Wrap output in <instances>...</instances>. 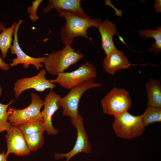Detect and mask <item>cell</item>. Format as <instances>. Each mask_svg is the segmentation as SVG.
Returning a JSON list of instances; mask_svg holds the SVG:
<instances>
[{"label":"cell","instance_id":"6da1fadb","mask_svg":"<svg viewBox=\"0 0 161 161\" xmlns=\"http://www.w3.org/2000/svg\"><path fill=\"white\" fill-rule=\"evenodd\" d=\"M56 10L58 16L65 19V24L60 29L61 41L65 46H71L77 37L90 39L87 35L88 30L92 27L98 28L101 22L100 18H86L69 11Z\"/></svg>","mask_w":161,"mask_h":161},{"label":"cell","instance_id":"7a4b0ae2","mask_svg":"<svg viewBox=\"0 0 161 161\" xmlns=\"http://www.w3.org/2000/svg\"><path fill=\"white\" fill-rule=\"evenodd\" d=\"M83 56L82 53L78 50L75 51L71 46H65L61 50L49 54L45 57L43 64L47 72L57 75L76 64Z\"/></svg>","mask_w":161,"mask_h":161},{"label":"cell","instance_id":"3957f363","mask_svg":"<svg viewBox=\"0 0 161 161\" xmlns=\"http://www.w3.org/2000/svg\"><path fill=\"white\" fill-rule=\"evenodd\" d=\"M100 83L95 82L93 80L83 82L70 89L65 96L61 97L57 102L58 106L62 108V114L69 117L72 123L77 120L80 116L78 113L80 100L83 93L91 89L102 86Z\"/></svg>","mask_w":161,"mask_h":161},{"label":"cell","instance_id":"277c9868","mask_svg":"<svg viewBox=\"0 0 161 161\" xmlns=\"http://www.w3.org/2000/svg\"><path fill=\"white\" fill-rule=\"evenodd\" d=\"M142 114L134 115L128 111L114 116L112 124L116 134L122 138L131 139L141 135L145 130Z\"/></svg>","mask_w":161,"mask_h":161},{"label":"cell","instance_id":"5b68a950","mask_svg":"<svg viewBox=\"0 0 161 161\" xmlns=\"http://www.w3.org/2000/svg\"><path fill=\"white\" fill-rule=\"evenodd\" d=\"M97 76L96 68L89 62L80 65L76 70L58 74L56 78L49 80L51 83L58 84L63 88L70 90L86 81L93 80Z\"/></svg>","mask_w":161,"mask_h":161},{"label":"cell","instance_id":"8992f818","mask_svg":"<svg viewBox=\"0 0 161 161\" xmlns=\"http://www.w3.org/2000/svg\"><path fill=\"white\" fill-rule=\"evenodd\" d=\"M31 103L23 109H18L14 107H8V121L13 126H17L23 123L38 120H43L41 109L43 106L44 101L37 94L31 93Z\"/></svg>","mask_w":161,"mask_h":161},{"label":"cell","instance_id":"52a82bcc","mask_svg":"<svg viewBox=\"0 0 161 161\" xmlns=\"http://www.w3.org/2000/svg\"><path fill=\"white\" fill-rule=\"evenodd\" d=\"M131 101L128 91L114 87L103 97L100 103L104 113L114 116L128 111L131 106Z\"/></svg>","mask_w":161,"mask_h":161},{"label":"cell","instance_id":"ba28073f","mask_svg":"<svg viewBox=\"0 0 161 161\" xmlns=\"http://www.w3.org/2000/svg\"><path fill=\"white\" fill-rule=\"evenodd\" d=\"M47 72L45 69H41L38 73L34 76L18 80L14 83L13 87L15 98H18L22 93L30 89L42 92L47 89H54L56 85L50 83L46 78Z\"/></svg>","mask_w":161,"mask_h":161},{"label":"cell","instance_id":"9c48e42d","mask_svg":"<svg viewBox=\"0 0 161 161\" xmlns=\"http://www.w3.org/2000/svg\"><path fill=\"white\" fill-rule=\"evenodd\" d=\"M23 22L22 20L19 19L14 31L13 44L10 49L11 54L16 55V57L13 60L10 66L13 67L21 64L24 68L27 69L30 65H32L36 69L40 70L43 67L42 63H43L45 57L35 58L31 57L24 52L19 45L18 33L19 27Z\"/></svg>","mask_w":161,"mask_h":161},{"label":"cell","instance_id":"30bf717a","mask_svg":"<svg viewBox=\"0 0 161 161\" xmlns=\"http://www.w3.org/2000/svg\"><path fill=\"white\" fill-rule=\"evenodd\" d=\"M72 124L76 128L77 131V137L75 145L72 149L67 153H55L54 157L56 159L65 157L66 159V161H69L73 157L80 153L89 154L91 152V147L84 128L82 117L80 115L79 118Z\"/></svg>","mask_w":161,"mask_h":161},{"label":"cell","instance_id":"8fae6325","mask_svg":"<svg viewBox=\"0 0 161 161\" xmlns=\"http://www.w3.org/2000/svg\"><path fill=\"white\" fill-rule=\"evenodd\" d=\"M6 131L5 137L7 149L5 154L7 157L11 153L23 157L31 153L24 135L17 126L11 125Z\"/></svg>","mask_w":161,"mask_h":161},{"label":"cell","instance_id":"7c38bea8","mask_svg":"<svg viewBox=\"0 0 161 161\" xmlns=\"http://www.w3.org/2000/svg\"><path fill=\"white\" fill-rule=\"evenodd\" d=\"M52 89H50L45 96L44 101V108L41 112V115L44 119L45 131L49 135H55L58 132V130L53 127L52 121V116L59 109L57 102L61 97Z\"/></svg>","mask_w":161,"mask_h":161},{"label":"cell","instance_id":"4fadbf2b","mask_svg":"<svg viewBox=\"0 0 161 161\" xmlns=\"http://www.w3.org/2000/svg\"><path fill=\"white\" fill-rule=\"evenodd\" d=\"M131 66L124 53L117 49L106 55L103 64L105 71L111 75L119 70L129 69Z\"/></svg>","mask_w":161,"mask_h":161},{"label":"cell","instance_id":"5bb4252c","mask_svg":"<svg viewBox=\"0 0 161 161\" xmlns=\"http://www.w3.org/2000/svg\"><path fill=\"white\" fill-rule=\"evenodd\" d=\"M48 3L43 9L45 13H48L53 9L69 11L83 18H90L81 6L80 0H48Z\"/></svg>","mask_w":161,"mask_h":161},{"label":"cell","instance_id":"9a60e30c","mask_svg":"<svg viewBox=\"0 0 161 161\" xmlns=\"http://www.w3.org/2000/svg\"><path fill=\"white\" fill-rule=\"evenodd\" d=\"M101 36V46L106 55L117 49L113 41V37L117 33L115 24L107 19L101 22L98 28Z\"/></svg>","mask_w":161,"mask_h":161},{"label":"cell","instance_id":"2e32d148","mask_svg":"<svg viewBox=\"0 0 161 161\" xmlns=\"http://www.w3.org/2000/svg\"><path fill=\"white\" fill-rule=\"evenodd\" d=\"M148 106L161 108V85L158 80L150 79L145 84Z\"/></svg>","mask_w":161,"mask_h":161},{"label":"cell","instance_id":"e0dca14e","mask_svg":"<svg viewBox=\"0 0 161 161\" xmlns=\"http://www.w3.org/2000/svg\"><path fill=\"white\" fill-rule=\"evenodd\" d=\"M17 24L18 22H14L11 26L6 28L0 34V50L2 59L4 60L6 58L8 50L12 45V37Z\"/></svg>","mask_w":161,"mask_h":161},{"label":"cell","instance_id":"ac0fdd59","mask_svg":"<svg viewBox=\"0 0 161 161\" xmlns=\"http://www.w3.org/2000/svg\"><path fill=\"white\" fill-rule=\"evenodd\" d=\"M157 27V29L155 30L148 29L138 30L139 35L142 37H144L145 39L149 38H154L155 41L150 47L148 51L153 52L155 55L161 51V27L158 26Z\"/></svg>","mask_w":161,"mask_h":161},{"label":"cell","instance_id":"d6986e66","mask_svg":"<svg viewBox=\"0 0 161 161\" xmlns=\"http://www.w3.org/2000/svg\"><path fill=\"white\" fill-rule=\"evenodd\" d=\"M17 127L24 135H29L45 131L43 120L27 122L20 124Z\"/></svg>","mask_w":161,"mask_h":161},{"label":"cell","instance_id":"ffe728a7","mask_svg":"<svg viewBox=\"0 0 161 161\" xmlns=\"http://www.w3.org/2000/svg\"><path fill=\"white\" fill-rule=\"evenodd\" d=\"M142 115L145 127L154 123L161 122V108L147 106Z\"/></svg>","mask_w":161,"mask_h":161},{"label":"cell","instance_id":"44dd1931","mask_svg":"<svg viewBox=\"0 0 161 161\" xmlns=\"http://www.w3.org/2000/svg\"><path fill=\"white\" fill-rule=\"evenodd\" d=\"M24 137L27 146L31 152L38 150L44 143V131L24 135Z\"/></svg>","mask_w":161,"mask_h":161},{"label":"cell","instance_id":"7402d4cb","mask_svg":"<svg viewBox=\"0 0 161 161\" xmlns=\"http://www.w3.org/2000/svg\"><path fill=\"white\" fill-rule=\"evenodd\" d=\"M15 101L13 99L7 104H3L0 102V134L4 131H7L11 126L8 122L9 113L7 111L9 106Z\"/></svg>","mask_w":161,"mask_h":161},{"label":"cell","instance_id":"603a6c76","mask_svg":"<svg viewBox=\"0 0 161 161\" xmlns=\"http://www.w3.org/2000/svg\"><path fill=\"white\" fill-rule=\"evenodd\" d=\"M43 1V0L32 1V5L27 7V12L29 14V18L31 21L35 22L38 19L39 17L37 14V10Z\"/></svg>","mask_w":161,"mask_h":161},{"label":"cell","instance_id":"cb8c5ba5","mask_svg":"<svg viewBox=\"0 0 161 161\" xmlns=\"http://www.w3.org/2000/svg\"><path fill=\"white\" fill-rule=\"evenodd\" d=\"M10 68V65L4 62L0 56V68L2 70L7 71Z\"/></svg>","mask_w":161,"mask_h":161},{"label":"cell","instance_id":"d4e9b609","mask_svg":"<svg viewBox=\"0 0 161 161\" xmlns=\"http://www.w3.org/2000/svg\"><path fill=\"white\" fill-rule=\"evenodd\" d=\"M154 6L155 10L158 12H161V1L155 0L154 3Z\"/></svg>","mask_w":161,"mask_h":161},{"label":"cell","instance_id":"484cf974","mask_svg":"<svg viewBox=\"0 0 161 161\" xmlns=\"http://www.w3.org/2000/svg\"><path fill=\"white\" fill-rule=\"evenodd\" d=\"M7 158L4 151L0 153V161H7Z\"/></svg>","mask_w":161,"mask_h":161},{"label":"cell","instance_id":"4316f807","mask_svg":"<svg viewBox=\"0 0 161 161\" xmlns=\"http://www.w3.org/2000/svg\"><path fill=\"white\" fill-rule=\"evenodd\" d=\"M6 28L5 24L3 22H0V32H1Z\"/></svg>","mask_w":161,"mask_h":161},{"label":"cell","instance_id":"83f0119b","mask_svg":"<svg viewBox=\"0 0 161 161\" xmlns=\"http://www.w3.org/2000/svg\"><path fill=\"white\" fill-rule=\"evenodd\" d=\"M1 95H2L1 89L0 86V97H1Z\"/></svg>","mask_w":161,"mask_h":161}]
</instances>
